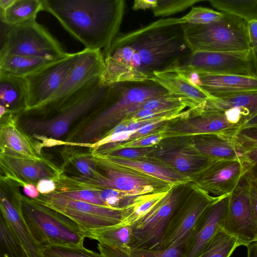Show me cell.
<instances>
[{
    "instance_id": "cell-1",
    "label": "cell",
    "mask_w": 257,
    "mask_h": 257,
    "mask_svg": "<svg viewBox=\"0 0 257 257\" xmlns=\"http://www.w3.org/2000/svg\"><path fill=\"white\" fill-rule=\"evenodd\" d=\"M181 18L161 19L118 34L103 50V79L111 84L151 81L155 72L177 67L192 52L185 42Z\"/></svg>"
},
{
    "instance_id": "cell-2",
    "label": "cell",
    "mask_w": 257,
    "mask_h": 257,
    "mask_svg": "<svg viewBox=\"0 0 257 257\" xmlns=\"http://www.w3.org/2000/svg\"><path fill=\"white\" fill-rule=\"evenodd\" d=\"M43 11L51 14L85 49L109 47L124 14V0H42Z\"/></svg>"
},
{
    "instance_id": "cell-3",
    "label": "cell",
    "mask_w": 257,
    "mask_h": 257,
    "mask_svg": "<svg viewBox=\"0 0 257 257\" xmlns=\"http://www.w3.org/2000/svg\"><path fill=\"white\" fill-rule=\"evenodd\" d=\"M110 84L98 77L54 107L38 113L52 111L47 118L27 117L21 120L22 129L43 141V146L65 144L59 140L79 118L90 115L104 102Z\"/></svg>"
},
{
    "instance_id": "cell-4",
    "label": "cell",
    "mask_w": 257,
    "mask_h": 257,
    "mask_svg": "<svg viewBox=\"0 0 257 257\" xmlns=\"http://www.w3.org/2000/svg\"><path fill=\"white\" fill-rule=\"evenodd\" d=\"M168 93L153 81L111 84L103 104L89 116L73 146L89 147L103 136L104 131L135 113V105Z\"/></svg>"
},
{
    "instance_id": "cell-5",
    "label": "cell",
    "mask_w": 257,
    "mask_h": 257,
    "mask_svg": "<svg viewBox=\"0 0 257 257\" xmlns=\"http://www.w3.org/2000/svg\"><path fill=\"white\" fill-rule=\"evenodd\" d=\"M89 154L93 162L103 170L104 173L97 171L89 177L62 174L57 181L59 189L67 190L113 189L136 196L166 192L176 186L135 170L94 159L89 153Z\"/></svg>"
},
{
    "instance_id": "cell-6",
    "label": "cell",
    "mask_w": 257,
    "mask_h": 257,
    "mask_svg": "<svg viewBox=\"0 0 257 257\" xmlns=\"http://www.w3.org/2000/svg\"><path fill=\"white\" fill-rule=\"evenodd\" d=\"M20 198L25 221L40 248L51 245H83L86 237L70 218L21 193Z\"/></svg>"
},
{
    "instance_id": "cell-7",
    "label": "cell",
    "mask_w": 257,
    "mask_h": 257,
    "mask_svg": "<svg viewBox=\"0 0 257 257\" xmlns=\"http://www.w3.org/2000/svg\"><path fill=\"white\" fill-rule=\"evenodd\" d=\"M186 43L196 51L237 52L251 48L247 23L241 19L223 13L219 20L204 25H182Z\"/></svg>"
},
{
    "instance_id": "cell-8",
    "label": "cell",
    "mask_w": 257,
    "mask_h": 257,
    "mask_svg": "<svg viewBox=\"0 0 257 257\" xmlns=\"http://www.w3.org/2000/svg\"><path fill=\"white\" fill-rule=\"evenodd\" d=\"M0 37V57L23 55L60 59L69 54L36 20L14 25L1 22Z\"/></svg>"
},
{
    "instance_id": "cell-9",
    "label": "cell",
    "mask_w": 257,
    "mask_h": 257,
    "mask_svg": "<svg viewBox=\"0 0 257 257\" xmlns=\"http://www.w3.org/2000/svg\"><path fill=\"white\" fill-rule=\"evenodd\" d=\"M34 200L70 218L77 224L83 234L120 223L124 209L69 199L54 192L40 194Z\"/></svg>"
},
{
    "instance_id": "cell-10",
    "label": "cell",
    "mask_w": 257,
    "mask_h": 257,
    "mask_svg": "<svg viewBox=\"0 0 257 257\" xmlns=\"http://www.w3.org/2000/svg\"><path fill=\"white\" fill-rule=\"evenodd\" d=\"M182 186L173 187L146 213L131 225V250L160 248L163 231L186 195Z\"/></svg>"
},
{
    "instance_id": "cell-11",
    "label": "cell",
    "mask_w": 257,
    "mask_h": 257,
    "mask_svg": "<svg viewBox=\"0 0 257 257\" xmlns=\"http://www.w3.org/2000/svg\"><path fill=\"white\" fill-rule=\"evenodd\" d=\"M192 190V193L186 194L166 226L159 249L184 248L203 212L209 206L221 199Z\"/></svg>"
},
{
    "instance_id": "cell-12",
    "label": "cell",
    "mask_w": 257,
    "mask_h": 257,
    "mask_svg": "<svg viewBox=\"0 0 257 257\" xmlns=\"http://www.w3.org/2000/svg\"><path fill=\"white\" fill-rule=\"evenodd\" d=\"M177 67L213 74L257 76L251 49L237 52H193Z\"/></svg>"
},
{
    "instance_id": "cell-13",
    "label": "cell",
    "mask_w": 257,
    "mask_h": 257,
    "mask_svg": "<svg viewBox=\"0 0 257 257\" xmlns=\"http://www.w3.org/2000/svg\"><path fill=\"white\" fill-rule=\"evenodd\" d=\"M189 109L188 114L168 121L159 129L165 139L215 134L233 136L238 129L223 112Z\"/></svg>"
},
{
    "instance_id": "cell-14",
    "label": "cell",
    "mask_w": 257,
    "mask_h": 257,
    "mask_svg": "<svg viewBox=\"0 0 257 257\" xmlns=\"http://www.w3.org/2000/svg\"><path fill=\"white\" fill-rule=\"evenodd\" d=\"M244 173L240 160L213 159L189 176L192 189L221 198L232 192Z\"/></svg>"
},
{
    "instance_id": "cell-15",
    "label": "cell",
    "mask_w": 257,
    "mask_h": 257,
    "mask_svg": "<svg viewBox=\"0 0 257 257\" xmlns=\"http://www.w3.org/2000/svg\"><path fill=\"white\" fill-rule=\"evenodd\" d=\"M249 180L244 173L229 194L227 211L222 229L247 246L257 240V227L249 193Z\"/></svg>"
},
{
    "instance_id": "cell-16",
    "label": "cell",
    "mask_w": 257,
    "mask_h": 257,
    "mask_svg": "<svg viewBox=\"0 0 257 257\" xmlns=\"http://www.w3.org/2000/svg\"><path fill=\"white\" fill-rule=\"evenodd\" d=\"M79 52L69 53L62 59L26 78L28 108L33 111L43 107L63 84L78 60Z\"/></svg>"
},
{
    "instance_id": "cell-17",
    "label": "cell",
    "mask_w": 257,
    "mask_h": 257,
    "mask_svg": "<svg viewBox=\"0 0 257 257\" xmlns=\"http://www.w3.org/2000/svg\"><path fill=\"white\" fill-rule=\"evenodd\" d=\"M104 69L101 50L85 48L79 52L76 64L58 90L43 107L33 111H44L54 107L95 78L102 77Z\"/></svg>"
},
{
    "instance_id": "cell-18",
    "label": "cell",
    "mask_w": 257,
    "mask_h": 257,
    "mask_svg": "<svg viewBox=\"0 0 257 257\" xmlns=\"http://www.w3.org/2000/svg\"><path fill=\"white\" fill-rule=\"evenodd\" d=\"M1 179L12 181L19 186L36 185L43 179L56 181L62 174V170L44 157L41 160L19 158L0 153Z\"/></svg>"
},
{
    "instance_id": "cell-19",
    "label": "cell",
    "mask_w": 257,
    "mask_h": 257,
    "mask_svg": "<svg viewBox=\"0 0 257 257\" xmlns=\"http://www.w3.org/2000/svg\"><path fill=\"white\" fill-rule=\"evenodd\" d=\"M16 183L1 179V215L8 222L29 257H42L40 247L33 238L25 221L21 208V193Z\"/></svg>"
},
{
    "instance_id": "cell-20",
    "label": "cell",
    "mask_w": 257,
    "mask_h": 257,
    "mask_svg": "<svg viewBox=\"0 0 257 257\" xmlns=\"http://www.w3.org/2000/svg\"><path fill=\"white\" fill-rule=\"evenodd\" d=\"M229 195L209 206L200 216L183 248L182 257H198L217 233L222 228Z\"/></svg>"
},
{
    "instance_id": "cell-21",
    "label": "cell",
    "mask_w": 257,
    "mask_h": 257,
    "mask_svg": "<svg viewBox=\"0 0 257 257\" xmlns=\"http://www.w3.org/2000/svg\"><path fill=\"white\" fill-rule=\"evenodd\" d=\"M178 143H159L150 156L162 162L177 171L189 176L206 165L212 159L199 153L187 138Z\"/></svg>"
},
{
    "instance_id": "cell-22",
    "label": "cell",
    "mask_w": 257,
    "mask_h": 257,
    "mask_svg": "<svg viewBox=\"0 0 257 257\" xmlns=\"http://www.w3.org/2000/svg\"><path fill=\"white\" fill-rule=\"evenodd\" d=\"M18 114L8 113L1 117L0 153L10 156L41 160L40 148L19 126Z\"/></svg>"
},
{
    "instance_id": "cell-23",
    "label": "cell",
    "mask_w": 257,
    "mask_h": 257,
    "mask_svg": "<svg viewBox=\"0 0 257 257\" xmlns=\"http://www.w3.org/2000/svg\"><path fill=\"white\" fill-rule=\"evenodd\" d=\"M89 153L94 159L135 170L164 181L173 186L184 185L191 182L189 176L177 171L151 156L141 159H128L109 155L97 154L90 152Z\"/></svg>"
},
{
    "instance_id": "cell-24",
    "label": "cell",
    "mask_w": 257,
    "mask_h": 257,
    "mask_svg": "<svg viewBox=\"0 0 257 257\" xmlns=\"http://www.w3.org/2000/svg\"><path fill=\"white\" fill-rule=\"evenodd\" d=\"M197 72L198 86L213 97H227L257 91V76Z\"/></svg>"
},
{
    "instance_id": "cell-25",
    "label": "cell",
    "mask_w": 257,
    "mask_h": 257,
    "mask_svg": "<svg viewBox=\"0 0 257 257\" xmlns=\"http://www.w3.org/2000/svg\"><path fill=\"white\" fill-rule=\"evenodd\" d=\"M151 81L163 87L169 94L188 100L195 107L211 97L199 87L191 83L175 69L155 72Z\"/></svg>"
},
{
    "instance_id": "cell-26",
    "label": "cell",
    "mask_w": 257,
    "mask_h": 257,
    "mask_svg": "<svg viewBox=\"0 0 257 257\" xmlns=\"http://www.w3.org/2000/svg\"><path fill=\"white\" fill-rule=\"evenodd\" d=\"M190 144L202 155L214 160H240L232 136L208 134L187 138Z\"/></svg>"
},
{
    "instance_id": "cell-27",
    "label": "cell",
    "mask_w": 257,
    "mask_h": 257,
    "mask_svg": "<svg viewBox=\"0 0 257 257\" xmlns=\"http://www.w3.org/2000/svg\"><path fill=\"white\" fill-rule=\"evenodd\" d=\"M28 93L25 77L0 71V105L19 114L28 108Z\"/></svg>"
},
{
    "instance_id": "cell-28",
    "label": "cell",
    "mask_w": 257,
    "mask_h": 257,
    "mask_svg": "<svg viewBox=\"0 0 257 257\" xmlns=\"http://www.w3.org/2000/svg\"><path fill=\"white\" fill-rule=\"evenodd\" d=\"M197 107L203 111L218 112L234 109L241 117L242 125L257 113V91L223 98L211 97Z\"/></svg>"
},
{
    "instance_id": "cell-29",
    "label": "cell",
    "mask_w": 257,
    "mask_h": 257,
    "mask_svg": "<svg viewBox=\"0 0 257 257\" xmlns=\"http://www.w3.org/2000/svg\"><path fill=\"white\" fill-rule=\"evenodd\" d=\"M232 138L245 174L257 185V125L239 128Z\"/></svg>"
},
{
    "instance_id": "cell-30",
    "label": "cell",
    "mask_w": 257,
    "mask_h": 257,
    "mask_svg": "<svg viewBox=\"0 0 257 257\" xmlns=\"http://www.w3.org/2000/svg\"><path fill=\"white\" fill-rule=\"evenodd\" d=\"M64 57L51 59L23 55L2 56L0 57V71L18 77H26Z\"/></svg>"
},
{
    "instance_id": "cell-31",
    "label": "cell",
    "mask_w": 257,
    "mask_h": 257,
    "mask_svg": "<svg viewBox=\"0 0 257 257\" xmlns=\"http://www.w3.org/2000/svg\"><path fill=\"white\" fill-rule=\"evenodd\" d=\"M85 237L94 239L98 243L127 251L131 250L133 238L132 227L120 223L85 232Z\"/></svg>"
},
{
    "instance_id": "cell-32",
    "label": "cell",
    "mask_w": 257,
    "mask_h": 257,
    "mask_svg": "<svg viewBox=\"0 0 257 257\" xmlns=\"http://www.w3.org/2000/svg\"><path fill=\"white\" fill-rule=\"evenodd\" d=\"M41 11H43L42 0H15L9 8L0 11L1 22L14 25L36 20Z\"/></svg>"
},
{
    "instance_id": "cell-33",
    "label": "cell",
    "mask_w": 257,
    "mask_h": 257,
    "mask_svg": "<svg viewBox=\"0 0 257 257\" xmlns=\"http://www.w3.org/2000/svg\"><path fill=\"white\" fill-rule=\"evenodd\" d=\"M211 6L246 23L257 19V0H209Z\"/></svg>"
},
{
    "instance_id": "cell-34",
    "label": "cell",
    "mask_w": 257,
    "mask_h": 257,
    "mask_svg": "<svg viewBox=\"0 0 257 257\" xmlns=\"http://www.w3.org/2000/svg\"><path fill=\"white\" fill-rule=\"evenodd\" d=\"M240 245L241 244L237 238L221 228L198 257H230L235 248Z\"/></svg>"
},
{
    "instance_id": "cell-35",
    "label": "cell",
    "mask_w": 257,
    "mask_h": 257,
    "mask_svg": "<svg viewBox=\"0 0 257 257\" xmlns=\"http://www.w3.org/2000/svg\"><path fill=\"white\" fill-rule=\"evenodd\" d=\"M168 191L136 196L131 204L124 207L120 224L131 225L146 213Z\"/></svg>"
},
{
    "instance_id": "cell-36",
    "label": "cell",
    "mask_w": 257,
    "mask_h": 257,
    "mask_svg": "<svg viewBox=\"0 0 257 257\" xmlns=\"http://www.w3.org/2000/svg\"><path fill=\"white\" fill-rule=\"evenodd\" d=\"M26 253L6 220L0 217V257H22Z\"/></svg>"
},
{
    "instance_id": "cell-37",
    "label": "cell",
    "mask_w": 257,
    "mask_h": 257,
    "mask_svg": "<svg viewBox=\"0 0 257 257\" xmlns=\"http://www.w3.org/2000/svg\"><path fill=\"white\" fill-rule=\"evenodd\" d=\"M42 257H104L82 246L51 245L40 248Z\"/></svg>"
},
{
    "instance_id": "cell-38",
    "label": "cell",
    "mask_w": 257,
    "mask_h": 257,
    "mask_svg": "<svg viewBox=\"0 0 257 257\" xmlns=\"http://www.w3.org/2000/svg\"><path fill=\"white\" fill-rule=\"evenodd\" d=\"M223 13L203 7H193L189 13L181 18L186 24L204 25L219 20Z\"/></svg>"
},
{
    "instance_id": "cell-39",
    "label": "cell",
    "mask_w": 257,
    "mask_h": 257,
    "mask_svg": "<svg viewBox=\"0 0 257 257\" xmlns=\"http://www.w3.org/2000/svg\"><path fill=\"white\" fill-rule=\"evenodd\" d=\"M202 0H159L157 6L152 10L155 17H168L182 12Z\"/></svg>"
},
{
    "instance_id": "cell-40",
    "label": "cell",
    "mask_w": 257,
    "mask_h": 257,
    "mask_svg": "<svg viewBox=\"0 0 257 257\" xmlns=\"http://www.w3.org/2000/svg\"><path fill=\"white\" fill-rule=\"evenodd\" d=\"M67 161L73 165L81 176L91 177L97 171L96 165L91 160L89 153H71L67 157Z\"/></svg>"
},
{
    "instance_id": "cell-41",
    "label": "cell",
    "mask_w": 257,
    "mask_h": 257,
    "mask_svg": "<svg viewBox=\"0 0 257 257\" xmlns=\"http://www.w3.org/2000/svg\"><path fill=\"white\" fill-rule=\"evenodd\" d=\"M54 193L69 199L85 201L89 203L106 206L99 199L95 191L87 189L58 190Z\"/></svg>"
},
{
    "instance_id": "cell-42",
    "label": "cell",
    "mask_w": 257,
    "mask_h": 257,
    "mask_svg": "<svg viewBox=\"0 0 257 257\" xmlns=\"http://www.w3.org/2000/svg\"><path fill=\"white\" fill-rule=\"evenodd\" d=\"M134 257H182L183 247L165 249H134L130 251Z\"/></svg>"
},
{
    "instance_id": "cell-43",
    "label": "cell",
    "mask_w": 257,
    "mask_h": 257,
    "mask_svg": "<svg viewBox=\"0 0 257 257\" xmlns=\"http://www.w3.org/2000/svg\"><path fill=\"white\" fill-rule=\"evenodd\" d=\"M156 148L157 145L147 148H123L101 155H109L128 159H137L150 157Z\"/></svg>"
},
{
    "instance_id": "cell-44",
    "label": "cell",
    "mask_w": 257,
    "mask_h": 257,
    "mask_svg": "<svg viewBox=\"0 0 257 257\" xmlns=\"http://www.w3.org/2000/svg\"><path fill=\"white\" fill-rule=\"evenodd\" d=\"M97 248L104 257H134L127 251L98 243Z\"/></svg>"
},
{
    "instance_id": "cell-45",
    "label": "cell",
    "mask_w": 257,
    "mask_h": 257,
    "mask_svg": "<svg viewBox=\"0 0 257 257\" xmlns=\"http://www.w3.org/2000/svg\"><path fill=\"white\" fill-rule=\"evenodd\" d=\"M36 187L40 194H48L56 190L57 185L55 181L52 179H43L38 181Z\"/></svg>"
},
{
    "instance_id": "cell-46",
    "label": "cell",
    "mask_w": 257,
    "mask_h": 257,
    "mask_svg": "<svg viewBox=\"0 0 257 257\" xmlns=\"http://www.w3.org/2000/svg\"><path fill=\"white\" fill-rule=\"evenodd\" d=\"M247 30L251 48L257 47V19L247 23Z\"/></svg>"
},
{
    "instance_id": "cell-47",
    "label": "cell",
    "mask_w": 257,
    "mask_h": 257,
    "mask_svg": "<svg viewBox=\"0 0 257 257\" xmlns=\"http://www.w3.org/2000/svg\"><path fill=\"white\" fill-rule=\"evenodd\" d=\"M248 180L249 197L257 227V185L249 178Z\"/></svg>"
},
{
    "instance_id": "cell-48",
    "label": "cell",
    "mask_w": 257,
    "mask_h": 257,
    "mask_svg": "<svg viewBox=\"0 0 257 257\" xmlns=\"http://www.w3.org/2000/svg\"><path fill=\"white\" fill-rule=\"evenodd\" d=\"M158 0H135L134 2L132 9L135 11L139 10L153 9L157 6Z\"/></svg>"
},
{
    "instance_id": "cell-49",
    "label": "cell",
    "mask_w": 257,
    "mask_h": 257,
    "mask_svg": "<svg viewBox=\"0 0 257 257\" xmlns=\"http://www.w3.org/2000/svg\"><path fill=\"white\" fill-rule=\"evenodd\" d=\"M22 187H23V190L26 196L30 198L34 199L38 198L40 195L36 185L25 184Z\"/></svg>"
},
{
    "instance_id": "cell-50",
    "label": "cell",
    "mask_w": 257,
    "mask_h": 257,
    "mask_svg": "<svg viewBox=\"0 0 257 257\" xmlns=\"http://www.w3.org/2000/svg\"><path fill=\"white\" fill-rule=\"evenodd\" d=\"M247 248V257H257V240L249 244Z\"/></svg>"
},
{
    "instance_id": "cell-51",
    "label": "cell",
    "mask_w": 257,
    "mask_h": 257,
    "mask_svg": "<svg viewBox=\"0 0 257 257\" xmlns=\"http://www.w3.org/2000/svg\"><path fill=\"white\" fill-rule=\"evenodd\" d=\"M255 125H257V113L246 120L240 127Z\"/></svg>"
},
{
    "instance_id": "cell-52",
    "label": "cell",
    "mask_w": 257,
    "mask_h": 257,
    "mask_svg": "<svg viewBox=\"0 0 257 257\" xmlns=\"http://www.w3.org/2000/svg\"><path fill=\"white\" fill-rule=\"evenodd\" d=\"M15 0H0V11H5L9 8Z\"/></svg>"
},
{
    "instance_id": "cell-53",
    "label": "cell",
    "mask_w": 257,
    "mask_h": 257,
    "mask_svg": "<svg viewBox=\"0 0 257 257\" xmlns=\"http://www.w3.org/2000/svg\"><path fill=\"white\" fill-rule=\"evenodd\" d=\"M252 51L254 59V65L255 67L256 72L257 74V47L252 48Z\"/></svg>"
},
{
    "instance_id": "cell-54",
    "label": "cell",
    "mask_w": 257,
    "mask_h": 257,
    "mask_svg": "<svg viewBox=\"0 0 257 257\" xmlns=\"http://www.w3.org/2000/svg\"><path fill=\"white\" fill-rule=\"evenodd\" d=\"M22 257H29L26 253H25Z\"/></svg>"
}]
</instances>
